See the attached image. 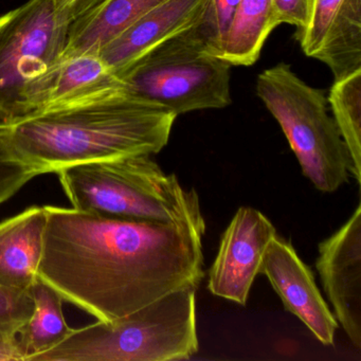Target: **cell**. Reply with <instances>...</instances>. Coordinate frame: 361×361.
<instances>
[{
    "label": "cell",
    "mask_w": 361,
    "mask_h": 361,
    "mask_svg": "<svg viewBox=\"0 0 361 361\" xmlns=\"http://www.w3.org/2000/svg\"><path fill=\"white\" fill-rule=\"evenodd\" d=\"M281 25L272 0H240L219 58L231 66H250L271 31Z\"/></svg>",
    "instance_id": "15"
},
{
    "label": "cell",
    "mask_w": 361,
    "mask_h": 361,
    "mask_svg": "<svg viewBox=\"0 0 361 361\" xmlns=\"http://www.w3.org/2000/svg\"><path fill=\"white\" fill-rule=\"evenodd\" d=\"M177 116L126 87L0 123L16 155L39 175L159 153Z\"/></svg>",
    "instance_id": "2"
},
{
    "label": "cell",
    "mask_w": 361,
    "mask_h": 361,
    "mask_svg": "<svg viewBox=\"0 0 361 361\" xmlns=\"http://www.w3.org/2000/svg\"><path fill=\"white\" fill-rule=\"evenodd\" d=\"M35 310L29 290L0 284V333L18 337Z\"/></svg>",
    "instance_id": "20"
},
{
    "label": "cell",
    "mask_w": 361,
    "mask_h": 361,
    "mask_svg": "<svg viewBox=\"0 0 361 361\" xmlns=\"http://www.w3.org/2000/svg\"><path fill=\"white\" fill-rule=\"evenodd\" d=\"M35 310L18 338L25 353L24 361L60 344L73 331L63 312L64 300L49 284L37 278L30 287Z\"/></svg>",
    "instance_id": "16"
},
{
    "label": "cell",
    "mask_w": 361,
    "mask_h": 361,
    "mask_svg": "<svg viewBox=\"0 0 361 361\" xmlns=\"http://www.w3.org/2000/svg\"><path fill=\"white\" fill-rule=\"evenodd\" d=\"M209 0H166L109 42L99 56L118 75L159 44L202 20Z\"/></svg>",
    "instance_id": "11"
},
{
    "label": "cell",
    "mask_w": 361,
    "mask_h": 361,
    "mask_svg": "<svg viewBox=\"0 0 361 361\" xmlns=\"http://www.w3.org/2000/svg\"><path fill=\"white\" fill-rule=\"evenodd\" d=\"M75 210L107 219L190 228L204 236L200 197L149 155L88 162L56 173Z\"/></svg>",
    "instance_id": "3"
},
{
    "label": "cell",
    "mask_w": 361,
    "mask_h": 361,
    "mask_svg": "<svg viewBox=\"0 0 361 361\" xmlns=\"http://www.w3.org/2000/svg\"><path fill=\"white\" fill-rule=\"evenodd\" d=\"M37 276L64 301L109 322L204 278L202 235L168 224L45 206Z\"/></svg>",
    "instance_id": "1"
},
{
    "label": "cell",
    "mask_w": 361,
    "mask_h": 361,
    "mask_svg": "<svg viewBox=\"0 0 361 361\" xmlns=\"http://www.w3.org/2000/svg\"><path fill=\"white\" fill-rule=\"evenodd\" d=\"M196 289H179L109 322L73 329L30 361L187 360L200 346Z\"/></svg>",
    "instance_id": "4"
},
{
    "label": "cell",
    "mask_w": 361,
    "mask_h": 361,
    "mask_svg": "<svg viewBox=\"0 0 361 361\" xmlns=\"http://www.w3.org/2000/svg\"><path fill=\"white\" fill-rule=\"evenodd\" d=\"M37 176L39 173L16 155L5 133L0 130V204Z\"/></svg>",
    "instance_id": "19"
},
{
    "label": "cell",
    "mask_w": 361,
    "mask_h": 361,
    "mask_svg": "<svg viewBox=\"0 0 361 361\" xmlns=\"http://www.w3.org/2000/svg\"><path fill=\"white\" fill-rule=\"evenodd\" d=\"M164 1L166 0H105L98 8L71 23L63 60L79 54H98Z\"/></svg>",
    "instance_id": "14"
},
{
    "label": "cell",
    "mask_w": 361,
    "mask_h": 361,
    "mask_svg": "<svg viewBox=\"0 0 361 361\" xmlns=\"http://www.w3.org/2000/svg\"><path fill=\"white\" fill-rule=\"evenodd\" d=\"M119 87L123 84L98 54L71 56L49 75L32 111L79 102Z\"/></svg>",
    "instance_id": "13"
},
{
    "label": "cell",
    "mask_w": 361,
    "mask_h": 361,
    "mask_svg": "<svg viewBox=\"0 0 361 361\" xmlns=\"http://www.w3.org/2000/svg\"><path fill=\"white\" fill-rule=\"evenodd\" d=\"M204 14L193 27L156 46L118 73L124 87L176 116L231 104V65L211 52Z\"/></svg>",
    "instance_id": "5"
},
{
    "label": "cell",
    "mask_w": 361,
    "mask_h": 361,
    "mask_svg": "<svg viewBox=\"0 0 361 361\" xmlns=\"http://www.w3.org/2000/svg\"><path fill=\"white\" fill-rule=\"evenodd\" d=\"M47 214L33 206L0 223V284L29 290L39 278Z\"/></svg>",
    "instance_id": "12"
},
{
    "label": "cell",
    "mask_w": 361,
    "mask_h": 361,
    "mask_svg": "<svg viewBox=\"0 0 361 361\" xmlns=\"http://www.w3.org/2000/svg\"><path fill=\"white\" fill-rule=\"evenodd\" d=\"M257 96L280 124L304 176L319 191L339 189L352 174L348 147L321 90L307 85L280 63L257 78Z\"/></svg>",
    "instance_id": "6"
},
{
    "label": "cell",
    "mask_w": 361,
    "mask_h": 361,
    "mask_svg": "<svg viewBox=\"0 0 361 361\" xmlns=\"http://www.w3.org/2000/svg\"><path fill=\"white\" fill-rule=\"evenodd\" d=\"M259 274H265L287 312L295 314L324 345H333L337 320L323 299L310 268L290 243L278 235L270 242Z\"/></svg>",
    "instance_id": "10"
},
{
    "label": "cell",
    "mask_w": 361,
    "mask_h": 361,
    "mask_svg": "<svg viewBox=\"0 0 361 361\" xmlns=\"http://www.w3.org/2000/svg\"><path fill=\"white\" fill-rule=\"evenodd\" d=\"M25 353L18 337L0 333V361H24Z\"/></svg>",
    "instance_id": "24"
},
{
    "label": "cell",
    "mask_w": 361,
    "mask_h": 361,
    "mask_svg": "<svg viewBox=\"0 0 361 361\" xmlns=\"http://www.w3.org/2000/svg\"><path fill=\"white\" fill-rule=\"evenodd\" d=\"M278 235L259 210L242 207L221 236L209 272L208 289L217 297L246 305L270 242Z\"/></svg>",
    "instance_id": "8"
},
{
    "label": "cell",
    "mask_w": 361,
    "mask_h": 361,
    "mask_svg": "<svg viewBox=\"0 0 361 361\" xmlns=\"http://www.w3.org/2000/svg\"><path fill=\"white\" fill-rule=\"evenodd\" d=\"M75 1V0H56V4H58L59 7L67 10V8L71 7Z\"/></svg>",
    "instance_id": "25"
},
{
    "label": "cell",
    "mask_w": 361,
    "mask_h": 361,
    "mask_svg": "<svg viewBox=\"0 0 361 361\" xmlns=\"http://www.w3.org/2000/svg\"><path fill=\"white\" fill-rule=\"evenodd\" d=\"M334 121L348 147L352 175L361 183V71L335 81L329 99Z\"/></svg>",
    "instance_id": "18"
},
{
    "label": "cell",
    "mask_w": 361,
    "mask_h": 361,
    "mask_svg": "<svg viewBox=\"0 0 361 361\" xmlns=\"http://www.w3.org/2000/svg\"><path fill=\"white\" fill-rule=\"evenodd\" d=\"M334 316L361 348V207L333 235L319 245L316 262Z\"/></svg>",
    "instance_id": "9"
},
{
    "label": "cell",
    "mask_w": 361,
    "mask_h": 361,
    "mask_svg": "<svg viewBox=\"0 0 361 361\" xmlns=\"http://www.w3.org/2000/svg\"><path fill=\"white\" fill-rule=\"evenodd\" d=\"M314 59L329 66L335 81L361 71V0H344Z\"/></svg>",
    "instance_id": "17"
},
{
    "label": "cell",
    "mask_w": 361,
    "mask_h": 361,
    "mask_svg": "<svg viewBox=\"0 0 361 361\" xmlns=\"http://www.w3.org/2000/svg\"><path fill=\"white\" fill-rule=\"evenodd\" d=\"M344 0H312L310 20L299 31L300 44L304 54L310 58L320 49L327 30L337 16Z\"/></svg>",
    "instance_id": "21"
},
{
    "label": "cell",
    "mask_w": 361,
    "mask_h": 361,
    "mask_svg": "<svg viewBox=\"0 0 361 361\" xmlns=\"http://www.w3.org/2000/svg\"><path fill=\"white\" fill-rule=\"evenodd\" d=\"M71 24L56 0H29L0 16V123L33 111L63 61Z\"/></svg>",
    "instance_id": "7"
},
{
    "label": "cell",
    "mask_w": 361,
    "mask_h": 361,
    "mask_svg": "<svg viewBox=\"0 0 361 361\" xmlns=\"http://www.w3.org/2000/svg\"><path fill=\"white\" fill-rule=\"evenodd\" d=\"M281 24H290L301 31L310 20L312 0H272Z\"/></svg>",
    "instance_id": "23"
},
{
    "label": "cell",
    "mask_w": 361,
    "mask_h": 361,
    "mask_svg": "<svg viewBox=\"0 0 361 361\" xmlns=\"http://www.w3.org/2000/svg\"><path fill=\"white\" fill-rule=\"evenodd\" d=\"M240 0H209L206 18L210 31L211 52L219 56Z\"/></svg>",
    "instance_id": "22"
}]
</instances>
